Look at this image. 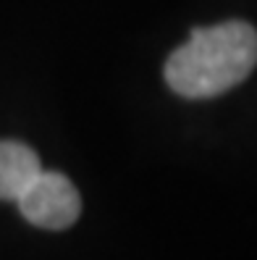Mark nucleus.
Instances as JSON below:
<instances>
[{
    "mask_svg": "<svg viewBox=\"0 0 257 260\" xmlns=\"http://www.w3.org/2000/svg\"><path fill=\"white\" fill-rule=\"evenodd\" d=\"M257 63V32L247 21L194 29L187 45L168 58L165 82L184 98H215L236 87Z\"/></svg>",
    "mask_w": 257,
    "mask_h": 260,
    "instance_id": "obj_1",
    "label": "nucleus"
},
{
    "mask_svg": "<svg viewBox=\"0 0 257 260\" xmlns=\"http://www.w3.org/2000/svg\"><path fill=\"white\" fill-rule=\"evenodd\" d=\"M16 203L29 223L48 232L68 229L82 213V197L77 187L63 174L53 171H40V176L24 189Z\"/></svg>",
    "mask_w": 257,
    "mask_h": 260,
    "instance_id": "obj_2",
    "label": "nucleus"
},
{
    "mask_svg": "<svg viewBox=\"0 0 257 260\" xmlns=\"http://www.w3.org/2000/svg\"><path fill=\"white\" fill-rule=\"evenodd\" d=\"M40 160L21 142H0V200H19L40 176Z\"/></svg>",
    "mask_w": 257,
    "mask_h": 260,
    "instance_id": "obj_3",
    "label": "nucleus"
}]
</instances>
